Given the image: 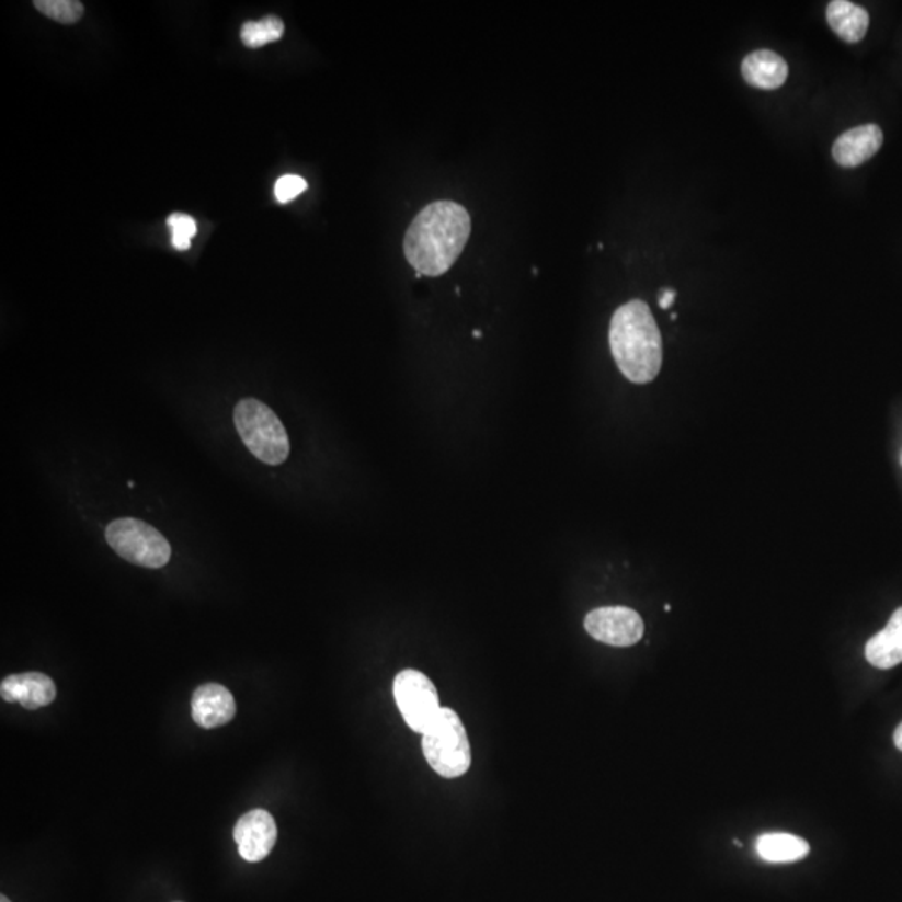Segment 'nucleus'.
Here are the masks:
<instances>
[{"mask_svg":"<svg viewBox=\"0 0 902 902\" xmlns=\"http://www.w3.org/2000/svg\"><path fill=\"white\" fill-rule=\"evenodd\" d=\"M884 142V134L876 124L853 127L837 137L832 146V156L843 168H857L869 161Z\"/></svg>","mask_w":902,"mask_h":902,"instance_id":"9b49d317","label":"nucleus"},{"mask_svg":"<svg viewBox=\"0 0 902 902\" xmlns=\"http://www.w3.org/2000/svg\"><path fill=\"white\" fill-rule=\"evenodd\" d=\"M239 854L248 863L266 859L277 840L276 821L263 809L247 812L236 822L232 831Z\"/></svg>","mask_w":902,"mask_h":902,"instance_id":"6e6552de","label":"nucleus"},{"mask_svg":"<svg viewBox=\"0 0 902 902\" xmlns=\"http://www.w3.org/2000/svg\"><path fill=\"white\" fill-rule=\"evenodd\" d=\"M866 659L876 669H892L902 664V627L888 624L866 643Z\"/></svg>","mask_w":902,"mask_h":902,"instance_id":"2eb2a0df","label":"nucleus"},{"mask_svg":"<svg viewBox=\"0 0 902 902\" xmlns=\"http://www.w3.org/2000/svg\"><path fill=\"white\" fill-rule=\"evenodd\" d=\"M165 222H168L172 236H180V238L191 239V241H193L194 236H196V221H194V218H191V216L184 215V213H172Z\"/></svg>","mask_w":902,"mask_h":902,"instance_id":"6ab92c4d","label":"nucleus"},{"mask_svg":"<svg viewBox=\"0 0 902 902\" xmlns=\"http://www.w3.org/2000/svg\"><path fill=\"white\" fill-rule=\"evenodd\" d=\"M191 716L203 729L226 726L236 716L235 697L225 685L215 682L201 685L191 699Z\"/></svg>","mask_w":902,"mask_h":902,"instance_id":"9d476101","label":"nucleus"},{"mask_svg":"<svg viewBox=\"0 0 902 902\" xmlns=\"http://www.w3.org/2000/svg\"><path fill=\"white\" fill-rule=\"evenodd\" d=\"M306 190H308V183H306L301 176L286 174V176L279 178L276 184H274V197H276L277 203L286 204L289 203V201L296 199V197L305 193Z\"/></svg>","mask_w":902,"mask_h":902,"instance_id":"a211bd4d","label":"nucleus"},{"mask_svg":"<svg viewBox=\"0 0 902 902\" xmlns=\"http://www.w3.org/2000/svg\"><path fill=\"white\" fill-rule=\"evenodd\" d=\"M422 745L430 767L445 779L461 777L470 769V741L455 710L442 707L423 732Z\"/></svg>","mask_w":902,"mask_h":902,"instance_id":"20e7f679","label":"nucleus"},{"mask_svg":"<svg viewBox=\"0 0 902 902\" xmlns=\"http://www.w3.org/2000/svg\"><path fill=\"white\" fill-rule=\"evenodd\" d=\"M608 341L618 369L632 384H650L661 373L662 334L647 302L621 305L612 317Z\"/></svg>","mask_w":902,"mask_h":902,"instance_id":"f03ea898","label":"nucleus"},{"mask_svg":"<svg viewBox=\"0 0 902 902\" xmlns=\"http://www.w3.org/2000/svg\"><path fill=\"white\" fill-rule=\"evenodd\" d=\"M825 18L832 31L844 43L856 44L864 39L869 28V14L860 5L847 0H832L825 9Z\"/></svg>","mask_w":902,"mask_h":902,"instance_id":"ddd939ff","label":"nucleus"},{"mask_svg":"<svg viewBox=\"0 0 902 902\" xmlns=\"http://www.w3.org/2000/svg\"><path fill=\"white\" fill-rule=\"evenodd\" d=\"M285 34V24L277 15H267L261 21H248L241 27V41L250 49H260L276 43Z\"/></svg>","mask_w":902,"mask_h":902,"instance_id":"dca6fc26","label":"nucleus"},{"mask_svg":"<svg viewBox=\"0 0 902 902\" xmlns=\"http://www.w3.org/2000/svg\"><path fill=\"white\" fill-rule=\"evenodd\" d=\"M888 624H891V626L895 627H902V607L898 608V610H895L894 614L891 615V618H889Z\"/></svg>","mask_w":902,"mask_h":902,"instance_id":"4be33fe9","label":"nucleus"},{"mask_svg":"<svg viewBox=\"0 0 902 902\" xmlns=\"http://www.w3.org/2000/svg\"><path fill=\"white\" fill-rule=\"evenodd\" d=\"M235 425L242 443L264 465L277 467L288 460V433L282 420L263 401L244 398L235 408Z\"/></svg>","mask_w":902,"mask_h":902,"instance_id":"7ed1b4c3","label":"nucleus"},{"mask_svg":"<svg viewBox=\"0 0 902 902\" xmlns=\"http://www.w3.org/2000/svg\"><path fill=\"white\" fill-rule=\"evenodd\" d=\"M586 632L612 647H630L643 637V620L629 607H602L585 617Z\"/></svg>","mask_w":902,"mask_h":902,"instance_id":"0eeeda50","label":"nucleus"},{"mask_svg":"<svg viewBox=\"0 0 902 902\" xmlns=\"http://www.w3.org/2000/svg\"><path fill=\"white\" fill-rule=\"evenodd\" d=\"M471 232L467 209L454 201L423 207L404 235L403 250L416 277L445 274L464 253Z\"/></svg>","mask_w":902,"mask_h":902,"instance_id":"f257e3e1","label":"nucleus"},{"mask_svg":"<svg viewBox=\"0 0 902 902\" xmlns=\"http://www.w3.org/2000/svg\"><path fill=\"white\" fill-rule=\"evenodd\" d=\"M675 296H677V293H675V289H671V288L662 289L661 295H659V308H661V309L671 308V306L674 305Z\"/></svg>","mask_w":902,"mask_h":902,"instance_id":"aec40b11","label":"nucleus"},{"mask_svg":"<svg viewBox=\"0 0 902 902\" xmlns=\"http://www.w3.org/2000/svg\"><path fill=\"white\" fill-rule=\"evenodd\" d=\"M110 547L134 566L161 569L171 560V544L151 525L137 518H117L106 528Z\"/></svg>","mask_w":902,"mask_h":902,"instance_id":"39448f33","label":"nucleus"},{"mask_svg":"<svg viewBox=\"0 0 902 902\" xmlns=\"http://www.w3.org/2000/svg\"><path fill=\"white\" fill-rule=\"evenodd\" d=\"M894 744H895V747H898V749H899V751H901V752H902V722H901V723H899L898 729H895V732H894Z\"/></svg>","mask_w":902,"mask_h":902,"instance_id":"5701e85b","label":"nucleus"},{"mask_svg":"<svg viewBox=\"0 0 902 902\" xmlns=\"http://www.w3.org/2000/svg\"><path fill=\"white\" fill-rule=\"evenodd\" d=\"M473 336L475 338H480L481 336V331H473Z\"/></svg>","mask_w":902,"mask_h":902,"instance_id":"393cba45","label":"nucleus"},{"mask_svg":"<svg viewBox=\"0 0 902 902\" xmlns=\"http://www.w3.org/2000/svg\"><path fill=\"white\" fill-rule=\"evenodd\" d=\"M0 902H11V899H8V895H0Z\"/></svg>","mask_w":902,"mask_h":902,"instance_id":"b1692460","label":"nucleus"},{"mask_svg":"<svg viewBox=\"0 0 902 902\" xmlns=\"http://www.w3.org/2000/svg\"><path fill=\"white\" fill-rule=\"evenodd\" d=\"M0 697L5 703L19 704L28 710L50 706L56 700L57 688L49 675L41 672L9 675L0 684Z\"/></svg>","mask_w":902,"mask_h":902,"instance_id":"1a4fd4ad","label":"nucleus"},{"mask_svg":"<svg viewBox=\"0 0 902 902\" xmlns=\"http://www.w3.org/2000/svg\"><path fill=\"white\" fill-rule=\"evenodd\" d=\"M755 849L761 859L767 863H796L804 859L811 847L801 837L787 832H769L758 837Z\"/></svg>","mask_w":902,"mask_h":902,"instance_id":"4468645a","label":"nucleus"},{"mask_svg":"<svg viewBox=\"0 0 902 902\" xmlns=\"http://www.w3.org/2000/svg\"><path fill=\"white\" fill-rule=\"evenodd\" d=\"M171 242L178 251H187L191 248V239L180 238V236H172Z\"/></svg>","mask_w":902,"mask_h":902,"instance_id":"412c9836","label":"nucleus"},{"mask_svg":"<svg viewBox=\"0 0 902 902\" xmlns=\"http://www.w3.org/2000/svg\"><path fill=\"white\" fill-rule=\"evenodd\" d=\"M789 76L786 60L774 50H754L742 62V78L747 84L764 91L779 89Z\"/></svg>","mask_w":902,"mask_h":902,"instance_id":"f8f14e48","label":"nucleus"},{"mask_svg":"<svg viewBox=\"0 0 902 902\" xmlns=\"http://www.w3.org/2000/svg\"><path fill=\"white\" fill-rule=\"evenodd\" d=\"M393 696L404 722L411 731L423 734L442 710L438 692L423 672L407 669L393 681Z\"/></svg>","mask_w":902,"mask_h":902,"instance_id":"423d86ee","label":"nucleus"},{"mask_svg":"<svg viewBox=\"0 0 902 902\" xmlns=\"http://www.w3.org/2000/svg\"><path fill=\"white\" fill-rule=\"evenodd\" d=\"M34 8L59 24H78L84 15V5L79 0H36Z\"/></svg>","mask_w":902,"mask_h":902,"instance_id":"f3484780","label":"nucleus"}]
</instances>
